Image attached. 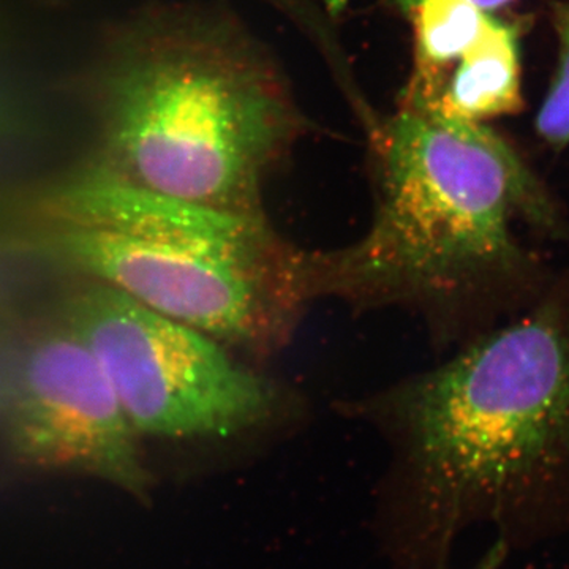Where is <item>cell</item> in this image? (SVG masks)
Masks as SVG:
<instances>
[{"label": "cell", "mask_w": 569, "mask_h": 569, "mask_svg": "<svg viewBox=\"0 0 569 569\" xmlns=\"http://www.w3.org/2000/svg\"><path fill=\"white\" fill-rule=\"evenodd\" d=\"M522 107L519 32L488 14L481 33L445 74L425 111L458 121L485 122Z\"/></svg>", "instance_id": "obj_7"}, {"label": "cell", "mask_w": 569, "mask_h": 569, "mask_svg": "<svg viewBox=\"0 0 569 569\" xmlns=\"http://www.w3.org/2000/svg\"><path fill=\"white\" fill-rule=\"evenodd\" d=\"M553 24L559 37V69L545 102L539 108L535 129L546 144L560 151L569 146V6L559 3L553 10Z\"/></svg>", "instance_id": "obj_9"}, {"label": "cell", "mask_w": 569, "mask_h": 569, "mask_svg": "<svg viewBox=\"0 0 569 569\" xmlns=\"http://www.w3.org/2000/svg\"><path fill=\"white\" fill-rule=\"evenodd\" d=\"M66 325L103 370L138 436L224 438L264 425L282 403L276 383L190 326L92 282Z\"/></svg>", "instance_id": "obj_5"}, {"label": "cell", "mask_w": 569, "mask_h": 569, "mask_svg": "<svg viewBox=\"0 0 569 569\" xmlns=\"http://www.w3.org/2000/svg\"><path fill=\"white\" fill-rule=\"evenodd\" d=\"M6 406L11 448L26 466L91 475L134 497L148 496L152 479L137 430L69 326L26 347L11 372Z\"/></svg>", "instance_id": "obj_6"}, {"label": "cell", "mask_w": 569, "mask_h": 569, "mask_svg": "<svg viewBox=\"0 0 569 569\" xmlns=\"http://www.w3.org/2000/svg\"><path fill=\"white\" fill-rule=\"evenodd\" d=\"M41 250L224 347L268 355L313 301L310 252L266 216L142 189L102 162L36 201Z\"/></svg>", "instance_id": "obj_2"}, {"label": "cell", "mask_w": 569, "mask_h": 569, "mask_svg": "<svg viewBox=\"0 0 569 569\" xmlns=\"http://www.w3.org/2000/svg\"><path fill=\"white\" fill-rule=\"evenodd\" d=\"M427 496H498L569 460V269L530 309L463 343L387 403Z\"/></svg>", "instance_id": "obj_4"}, {"label": "cell", "mask_w": 569, "mask_h": 569, "mask_svg": "<svg viewBox=\"0 0 569 569\" xmlns=\"http://www.w3.org/2000/svg\"><path fill=\"white\" fill-rule=\"evenodd\" d=\"M501 559V553L497 549H493L488 557H485L482 561H479L477 567L473 569H496L498 561Z\"/></svg>", "instance_id": "obj_12"}, {"label": "cell", "mask_w": 569, "mask_h": 569, "mask_svg": "<svg viewBox=\"0 0 569 569\" xmlns=\"http://www.w3.org/2000/svg\"><path fill=\"white\" fill-rule=\"evenodd\" d=\"M415 26V71L402 107L425 110L445 74L478 39L486 11L471 0H410Z\"/></svg>", "instance_id": "obj_8"}, {"label": "cell", "mask_w": 569, "mask_h": 569, "mask_svg": "<svg viewBox=\"0 0 569 569\" xmlns=\"http://www.w3.org/2000/svg\"><path fill=\"white\" fill-rule=\"evenodd\" d=\"M326 2H328V9L331 10V13H339L347 6L348 0H326Z\"/></svg>", "instance_id": "obj_13"}, {"label": "cell", "mask_w": 569, "mask_h": 569, "mask_svg": "<svg viewBox=\"0 0 569 569\" xmlns=\"http://www.w3.org/2000/svg\"><path fill=\"white\" fill-rule=\"evenodd\" d=\"M471 2L482 11H486V13H492V11L503 9V7L509 6L515 0H471Z\"/></svg>", "instance_id": "obj_11"}, {"label": "cell", "mask_w": 569, "mask_h": 569, "mask_svg": "<svg viewBox=\"0 0 569 569\" xmlns=\"http://www.w3.org/2000/svg\"><path fill=\"white\" fill-rule=\"evenodd\" d=\"M107 157L127 181L266 216V176L301 130L276 70L223 26L160 21L112 47L99 81Z\"/></svg>", "instance_id": "obj_3"}, {"label": "cell", "mask_w": 569, "mask_h": 569, "mask_svg": "<svg viewBox=\"0 0 569 569\" xmlns=\"http://www.w3.org/2000/svg\"><path fill=\"white\" fill-rule=\"evenodd\" d=\"M367 133L372 220L358 241L310 252L316 299L411 307L466 342L530 309L556 271L516 223L552 241L569 223L511 142L485 122L407 107Z\"/></svg>", "instance_id": "obj_1"}, {"label": "cell", "mask_w": 569, "mask_h": 569, "mask_svg": "<svg viewBox=\"0 0 569 569\" xmlns=\"http://www.w3.org/2000/svg\"><path fill=\"white\" fill-rule=\"evenodd\" d=\"M284 13L290 14L293 20L305 24V28H310L317 20V13L307 7L305 0H271Z\"/></svg>", "instance_id": "obj_10"}]
</instances>
